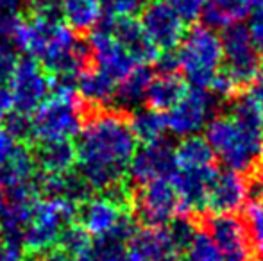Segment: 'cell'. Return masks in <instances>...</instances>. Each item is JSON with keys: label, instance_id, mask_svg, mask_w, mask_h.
I'll use <instances>...</instances> for the list:
<instances>
[{"label": "cell", "instance_id": "obj_3", "mask_svg": "<svg viewBox=\"0 0 263 261\" xmlns=\"http://www.w3.org/2000/svg\"><path fill=\"white\" fill-rule=\"evenodd\" d=\"M176 59L177 70H181L192 86L208 90L213 77L224 66L220 34L213 27L195 25L181 39L176 49Z\"/></svg>", "mask_w": 263, "mask_h": 261}, {"label": "cell", "instance_id": "obj_1", "mask_svg": "<svg viewBox=\"0 0 263 261\" xmlns=\"http://www.w3.org/2000/svg\"><path fill=\"white\" fill-rule=\"evenodd\" d=\"M136 147L127 113L88 104L77 132L76 152L79 174L91 192H107L124 185Z\"/></svg>", "mask_w": 263, "mask_h": 261}, {"label": "cell", "instance_id": "obj_24", "mask_svg": "<svg viewBox=\"0 0 263 261\" xmlns=\"http://www.w3.org/2000/svg\"><path fill=\"white\" fill-rule=\"evenodd\" d=\"M174 157H176V167H202V165H213L215 161L210 143L199 134L181 138L179 145L174 147Z\"/></svg>", "mask_w": 263, "mask_h": 261}, {"label": "cell", "instance_id": "obj_30", "mask_svg": "<svg viewBox=\"0 0 263 261\" xmlns=\"http://www.w3.org/2000/svg\"><path fill=\"white\" fill-rule=\"evenodd\" d=\"M238 88L240 86L233 81V77L229 75L224 68H222L220 72L213 77V81H211L208 90L215 98H229L238 91Z\"/></svg>", "mask_w": 263, "mask_h": 261}, {"label": "cell", "instance_id": "obj_33", "mask_svg": "<svg viewBox=\"0 0 263 261\" xmlns=\"http://www.w3.org/2000/svg\"><path fill=\"white\" fill-rule=\"evenodd\" d=\"M149 0H111V4L107 6V13L109 14H129L135 16L140 11L145 7V4Z\"/></svg>", "mask_w": 263, "mask_h": 261}, {"label": "cell", "instance_id": "obj_23", "mask_svg": "<svg viewBox=\"0 0 263 261\" xmlns=\"http://www.w3.org/2000/svg\"><path fill=\"white\" fill-rule=\"evenodd\" d=\"M129 126H131L136 142H158V139H163V136L166 132L165 113L156 111L153 108H138L129 116Z\"/></svg>", "mask_w": 263, "mask_h": 261}, {"label": "cell", "instance_id": "obj_15", "mask_svg": "<svg viewBox=\"0 0 263 261\" xmlns=\"http://www.w3.org/2000/svg\"><path fill=\"white\" fill-rule=\"evenodd\" d=\"M86 42L91 57H93V65L109 77H113L117 83L136 66V61L122 47V43L101 25H97L88 34Z\"/></svg>", "mask_w": 263, "mask_h": 261}, {"label": "cell", "instance_id": "obj_26", "mask_svg": "<svg viewBox=\"0 0 263 261\" xmlns=\"http://www.w3.org/2000/svg\"><path fill=\"white\" fill-rule=\"evenodd\" d=\"M90 245H91V234L88 233L77 220H73L68 226L63 227L61 234H59L54 247L65 251L66 254L72 256L73 261H76L90 249Z\"/></svg>", "mask_w": 263, "mask_h": 261}, {"label": "cell", "instance_id": "obj_20", "mask_svg": "<svg viewBox=\"0 0 263 261\" xmlns=\"http://www.w3.org/2000/svg\"><path fill=\"white\" fill-rule=\"evenodd\" d=\"M61 18L77 36H88L102 18L99 0H58Z\"/></svg>", "mask_w": 263, "mask_h": 261}, {"label": "cell", "instance_id": "obj_7", "mask_svg": "<svg viewBox=\"0 0 263 261\" xmlns=\"http://www.w3.org/2000/svg\"><path fill=\"white\" fill-rule=\"evenodd\" d=\"M215 106L217 98L204 88H188L183 97L165 111L166 131L179 138L199 134L213 116Z\"/></svg>", "mask_w": 263, "mask_h": 261}, {"label": "cell", "instance_id": "obj_13", "mask_svg": "<svg viewBox=\"0 0 263 261\" xmlns=\"http://www.w3.org/2000/svg\"><path fill=\"white\" fill-rule=\"evenodd\" d=\"M215 174H217L215 165L174 168L172 175H170V183L179 197L181 211L195 213L206 209L208 193Z\"/></svg>", "mask_w": 263, "mask_h": 261}, {"label": "cell", "instance_id": "obj_22", "mask_svg": "<svg viewBox=\"0 0 263 261\" xmlns=\"http://www.w3.org/2000/svg\"><path fill=\"white\" fill-rule=\"evenodd\" d=\"M258 2L260 0H206L202 16L210 27L226 29L246 20Z\"/></svg>", "mask_w": 263, "mask_h": 261}, {"label": "cell", "instance_id": "obj_11", "mask_svg": "<svg viewBox=\"0 0 263 261\" xmlns=\"http://www.w3.org/2000/svg\"><path fill=\"white\" fill-rule=\"evenodd\" d=\"M174 168H176L174 147L165 139H158L153 143H142L140 149L136 147L127 174L133 183L142 186L158 179H170Z\"/></svg>", "mask_w": 263, "mask_h": 261}, {"label": "cell", "instance_id": "obj_18", "mask_svg": "<svg viewBox=\"0 0 263 261\" xmlns=\"http://www.w3.org/2000/svg\"><path fill=\"white\" fill-rule=\"evenodd\" d=\"M151 79H153V72L149 70V66L136 65L127 75L122 77L117 83L111 108L118 109L122 113L138 109L142 106V102H145V93Z\"/></svg>", "mask_w": 263, "mask_h": 261}, {"label": "cell", "instance_id": "obj_34", "mask_svg": "<svg viewBox=\"0 0 263 261\" xmlns=\"http://www.w3.org/2000/svg\"><path fill=\"white\" fill-rule=\"evenodd\" d=\"M247 97L254 102V106L260 109L263 115V72L258 73L253 83H251V90H249V93H247Z\"/></svg>", "mask_w": 263, "mask_h": 261}, {"label": "cell", "instance_id": "obj_8", "mask_svg": "<svg viewBox=\"0 0 263 261\" xmlns=\"http://www.w3.org/2000/svg\"><path fill=\"white\" fill-rule=\"evenodd\" d=\"M136 216L149 227L170 226L181 211L179 197L170 179H158L142 185L131 198Z\"/></svg>", "mask_w": 263, "mask_h": 261}, {"label": "cell", "instance_id": "obj_32", "mask_svg": "<svg viewBox=\"0 0 263 261\" xmlns=\"http://www.w3.org/2000/svg\"><path fill=\"white\" fill-rule=\"evenodd\" d=\"M14 65H16V49L13 47V43L0 45V86L7 83Z\"/></svg>", "mask_w": 263, "mask_h": 261}, {"label": "cell", "instance_id": "obj_4", "mask_svg": "<svg viewBox=\"0 0 263 261\" xmlns=\"http://www.w3.org/2000/svg\"><path fill=\"white\" fill-rule=\"evenodd\" d=\"M77 206L66 198H38L32 206L27 227L22 236L24 258L52 249L63 227L76 220Z\"/></svg>", "mask_w": 263, "mask_h": 261}, {"label": "cell", "instance_id": "obj_2", "mask_svg": "<svg viewBox=\"0 0 263 261\" xmlns=\"http://www.w3.org/2000/svg\"><path fill=\"white\" fill-rule=\"evenodd\" d=\"M206 142L229 170H253L263 156V115L249 97L231 106L228 115H213L206 124Z\"/></svg>", "mask_w": 263, "mask_h": 261}, {"label": "cell", "instance_id": "obj_14", "mask_svg": "<svg viewBox=\"0 0 263 261\" xmlns=\"http://www.w3.org/2000/svg\"><path fill=\"white\" fill-rule=\"evenodd\" d=\"M97 25L109 31L122 43V47L131 54L136 65L149 66L156 63L159 50L153 45L149 36L143 31L142 24L135 16H129V14H107L106 18H101V22Z\"/></svg>", "mask_w": 263, "mask_h": 261}, {"label": "cell", "instance_id": "obj_36", "mask_svg": "<svg viewBox=\"0 0 263 261\" xmlns=\"http://www.w3.org/2000/svg\"><path fill=\"white\" fill-rule=\"evenodd\" d=\"M0 261H24V252L16 245H9L0 240Z\"/></svg>", "mask_w": 263, "mask_h": 261}, {"label": "cell", "instance_id": "obj_12", "mask_svg": "<svg viewBox=\"0 0 263 261\" xmlns=\"http://www.w3.org/2000/svg\"><path fill=\"white\" fill-rule=\"evenodd\" d=\"M208 233L222 252L224 261H253V244L249 231L235 213L215 215L208 224Z\"/></svg>", "mask_w": 263, "mask_h": 261}, {"label": "cell", "instance_id": "obj_25", "mask_svg": "<svg viewBox=\"0 0 263 261\" xmlns=\"http://www.w3.org/2000/svg\"><path fill=\"white\" fill-rule=\"evenodd\" d=\"M181 252L184 254V261H224L213 238L202 229H194Z\"/></svg>", "mask_w": 263, "mask_h": 261}, {"label": "cell", "instance_id": "obj_9", "mask_svg": "<svg viewBox=\"0 0 263 261\" xmlns=\"http://www.w3.org/2000/svg\"><path fill=\"white\" fill-rule=\"evenodd\" d=\"M140 13V24L159 52H168L179 47L186 34V24L166 0H149Z\"/></svg>", "mask_w": 263, "mask_h": 261}, {"label": "cell", "instance_id": "obj_31", "mask_svg": "<svg viewBox=\"0 0 263 261\" xmlns=\"http://www.w3.org/2000/svg\"><path fill=\"white\" fill-rule=\"evenodd\" d=\"M247 18H249L247 31H249L253 42L256 43V47L260 49V52H263V0L256 4V7L251 11Z\"/></svg>", "mask_w": 263, "mask_h": 261}, {"label": "cell", "instance_id": "obj_37", "mask_svg": "<svg viewBox=\"0 0 263 261\" xmlns=\"http://www.w3.org/2000/svg\"><path fill=\"white\" fill-rule=\"evenodd\" d=\"M258 192L263 195V170H261V174H260V177H258Z\"/></svg>", "mask_w": 263, "mask_h": 261}, {"label": "cell", "instance_id": "obj_16", "mask_svg": "<svg viewBox=\"0 0 263 261\" xmlns=\"http://www.w3.org/2000/svg\"><path fill=\"white\" fill-rule=\"evenodd\" d=\"M249 197V185L243 174L226 168L224 172H217L211 183L206 208L213 215L235 213L243 208Z\"/></svg>", "mask_w": 263, "mask_h": 261}, {"label": "cell", "instance_id": "obj_21", "mask_svg": "<svg viewBox=\"0 0 263 261\" xmlns=\"http://www.w3.org/2000/svg\"><path fill=\"white\" fill-rule=\"evenodd\" d=\"M186 83L183 77L176 72H159V75L151 79L149 88L145 93L147 108H153L156 111H168L186 91Z\"/></svg>", "mask_w": 263, "mask_h": 261}, {"label": "cell", "instance_id": "obj_35", "mask_svg": "<svg viewBox=\"0 0 263 261\" xmlns=\"http://www.w3.org/2000/svg\"><path fill=\"white\" fill-rule=\"evenodd\" d=\"M25 261H73L72 256H68L65 251L58 247H52L45 252H40L36 256H31V258H25Z\"/></svg>", "mask_w": 263, "mask_h": 261}, {"label": "cell", "instance_id": "obj_6", "mask_svg": "<svg viewBox=\"0 0 263 261\" xmlns=\"http://www.w3.org/2000/svg\"><path fill=\"white\" fill-rule=\"evenodd\" d=\"M13 109L31 115L50 93V75L32 57L16 59L13 72L6 83Z\"/></svg>", "mask_w": 263, "mask_h": 261}, {"label": "cell", "instance_id": "obj_27", "mask_svg": "<svg viewBox=\"0 0 263 261\" xmlns=\"http://www.w3.org/2000/svg\"><path fill=\"white\" fill-rule=\"evenodd\" d=\"M22 14V0H0V45L13 43V29Z\"/></svg>", "mask_w": 263, "mask_h": 261}, {"label": "cell", "instance_id": "obj_5", "mask_svg": "<svg viewBox=\"0 0 263 261\" xmlns=\"http://www.w3.org/2000/svg\"><path fill=\"white\" fill-rule=\"evenodd\" d=\"M224 66L222 68L233 77L238 86H246L261 72V52L253 42L247 27L233 24L224 29L220 36Z\"/></svg>", "mask_w": 263, "mask_h": 261}, {"label": "cell", "instance_id": "obj_10", "mask_svg": "<svg viewBox=\"0 0 263 261\" xmlns=\"http://www.w3.org/2000/svg\"><path fill=\"white\" fill-rule=\"evenodd\" d=\"M129 261H177L181 244L168 226L136 229L125 242Z\"/></svg>", "mask_w": 263, "mask_h": 261}, {"label": "cell", "instance_id": "obj_19", "mask_svg": "<svg viewBox=\"0 0 263 261\" xmlns=\"http://www.w3.org/2000/svg\"><path fill=\"white\" fill-rule=\"evenodd\" d=\"M76 86L81 98L86 104L95 106V108H111L113 104L117 81L99 70L95 65L77 75Z\"/></svg>", "mask_w": 263, "mask_h": 261}, {"label": "cell", "instance_id": "obj_17", "mask_svg": "<svg viewBox=\"0 0 263 261\" xmlns=\"http://www.w3.org/2000/svg\"><path fill=\"white\" fill-rule=\"evenodd\" d=\"M31 152L40 174H68L77 163L76 145L72 139L36 143L34 147H31Z\"/></svg>", "mask_w": 263, "mask_h": 261}, {"label": "cell", "instance_id": "obj_29", "mask_svg": "<svg viewBox=\"0 0 263 261\" xmlns=\"http://www.w3.org/2000/svg\"><path fill=\"white\" fill-rule=\"evenodd\" d=\"M172 6V9L179 14L184 24H192L202 18L206 7V0H166Z\"/></svg>", "mask_w": 263, "mask_h": 261}, {"label": "cell", "instance_id": "obj_28", "mask_svg": "<svg viewBox=\"0 0 263 261\" xmlns=\"http://www.w3.org/2000/svg\"><path fill=\"white\" fill-rule=\"evenodd\" d=\"M247 231L253 247L263 254V200L251 202L247 206Z\"/></svg>", "mask_w": 263, "mask_h": 261}]
</instances>
